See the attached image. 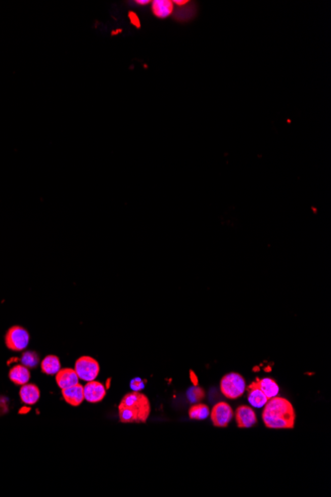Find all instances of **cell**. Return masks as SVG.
<instances>
[{"instance_id":"cell-1","label":"cell","mask_w":331,"mask_h":497,"mask_svg":"<svg viewBox=\"0 0 331 497\" xmlns=\"http://www.w3.org/2000/svg\"><path fill=\"white\" fill-rule=\"evenodd\" d=\"M262 419L270 429H294L296 411L289 400L276 396L269 399L264 406Z\"/></svg>"},{"instance_id":"cell-2","label":"cell","mask_w":331,"mask_h":497,"mask_svg":"<svg viewBox=\"0 0 331 497\" xmlns=\"http://www.w3.org/2000/svg\"><path fill=\"white\" fill-rule=\"evenodd\" d=\"M118 412L121 423H146L151 414V404L146 395L133 391L122 398Z\"/></svg>"},{"instance_id":"cell-3","label":"cell","mask_w":331,"mask_h":497,"mask_svg":"<svg viewBox=\"0 0 331 497\" xmlns=\"http://www.w3.org/2000/svg\"><path fill=\"white\" fill-rule=\"evenodd\" d=\"M246 389V382L241 374L231 372L224 375L220 381V390L228 399L241 397Z\"/></svg>"},{"instance_id":"cell-4","label":"cell","mask_w":331,"mask_h":497,"mask_svg":"<svg viewBox=\"0 0 331 497\" xmlns=\"http://www.w3.org/2000/svg\"><path fill=\"white\" fill-rule=\"evenodd\" d=\"M29 333L26 328L19 325H14L10 327L5 336L6 347L14 351L24 350L29 345Z\"/></svg>"},{"instance_id":"cell-5","label":"cell","mask_w":331,"mask_h":497,"mask_svg":"<svg viewBox=\"0 0 331 497\" xmlns=\"http://www.w3.org/2000/svg\"><path fill=\"white\" fill-rule=\"evenodd\" d=\"M75 370L79 379L89 382L96 380L101 367L97 359L90 356H81L76 361Z\"/></svg>"},{"instance_id":"cell-6","label":"cell","mask_w":331,"mask_h":497,"mask_svg":"<svg viewBox=\"0 0 331 497\" xmlns=\"http://www.w3.org/2000/svg\"><path fill=\"white\" fill-rule=\"evenodd\" d=\"M234 416L233 410L226 402H219L212 408L210 418L215 427H227Z\"/></svg>"},{"instance_id":"cell-7","label":"cell","mask_w":331,"mask_h":497,"mask_svg":"<svg viewBox=\"0 0 331 497\" xmlns=\"http://www.w3.org/2000/svg\"><path fill=\"white\" fill-rule=\"evenodd\" d=\"M84 400L89 403H99L106 395V387L99 381H89L83 386Z\"/></svg>"},{"instance_id":"cell-8","label":"cell","mask_w":331,"mask_h":497,"mask_svg":"<svg viewBox=\"0 0 331 497\" xmlns=\"http://www.w3.org/2000/svg\"><path fill=\"white\" fill-rule=\"evenodd\" d=\"M235 419L239 428H251L257 423L254 410L249 406H240L235 411Z\"/></svg>"},{"instance_id":"cell-9","label":"cell","mask_w":331,"mask_h":497,"mask_svg":"<svg viewBox=\"0 0 331 497\" xmlns=\"http://www.w3.org/2000/svg\"><path fill=\"white\" fill-rule=\"evenodd\" d=\"M78 376L73 368H61L56 374V381L61 389L69 388L78 383Z\"/></svg>"},{"instance_id":"cell-10","label":"cell","mask_w":331,"mask_h":497,"mask_svg":"<svg viewBox=\"0 0 331 497\" xmlns=\"http://www.w3.org/2000/svg\"><path fill=\"white\" fill-rule=\"evenodd\" d=\"M62 395L66 400V402L69 403L70 405L75 407L79 406L84 400L83 386L77 383L76 385L71 386L69 388L62 389Z\"/></svg>"},{"instance_id":"cell-11","label":"cell","mask_w":331,"mask_h":497,"mask_svg":"<svg viewBox=\"0 0 331 497\" xmlns=\"http://www.w3.org/2000/svg\"><path fill=\"white\" fill-rule=\"evenodd\" d=\"M252 383L256 387H258L268 397V399L276 397L279 394L280 387L278 383L271 378H263V379L257 378L256 381Z\"/></svg>"},{"instance_id":"cell-12","label":"cell","mask_w":331,"mask_h":497,"mask_svg":"<svg viewBox=\"0 0 331 497\" xmlns=\"http://www.w3.org/2000/svg\"><path fill=\"white\" fill-rule=\"evenodd\" d=\"M19 394L21 401L26 405L36 404L41 396V392L38 386L35 384H28V383L22 385Z\"/></svg>"},{"instance_id":"cell-13","label":"cell","mask_w":331,"mask_h":497,"mask_svg":"<svg viewBox=\"0 0 331 497\" xmlns=\"http://www.w3.org/2000/svg\"><path fill=\"white\" fill-rule=\"evenodd\" d=\"M152 11L158 18H167L174 11V3L170 0H155L152 2Z\"/></svg>"},{"instance_id":"cell-14","label":"cell","mask_w":331,"mask_h":497,"mask_svg":"<svg viewBox=\"0 0 331 497\" xmlns=\"http://www.w3.org/2000/svg\"><path fill=\"white\" fill-rule=\"evenodd\" d=\"M9 378L16 385H24L30 380V371L23 364L15 365L9 371Z\"/></svg>"},{"instance_id":"cell-15","label":"cell","mask_w":331,"mask_h":497,"mask_svg":"<svg viewBox=\"0 0 331 497\" xmlns=\"http://www.w3.org/2000/svg\"><path fill=\"white\" fill-rule=\"evenodd\" d=\"M248 390H249L248 401L251 404V406L254 408H263L269 400L268 397L258 387H256L253 383L250 384Z\"/></svg>"},{"instance_id":"cell-16","label":"cell","mask_w":331,"mask_h":497,"mask_svg":"<svg viewBox=\"0 0 331 497\" xmlns=\"http://www.w3.org/2000/svg\"><path fill=\"white\" fill-rule=\"evenodd\" d=\"M41 369L47 375H56L61 369V362L58 356L48 355L41 362Z\"/></svg>"},{"instance_id":"cell-17","label":"cell","mask_w":331,"mask_h":497,"mask_svg":"<svg viewBox=\"0 0 331 497\" xmlns=\"http://www.w3.org/2000/svg\"><path fill=\"white\" fill-rule=\"evenodd\" d=\"M188 415L190 418L194 420H204L210 415V410L207 405L197 403L190 408Z\"/></svg>"},{"instance_id":"cell-18","label":"cell","mask_w":331,"mask_h":497,"mask_svg":"<svg viewBox=\"0 0 331 497\" xmlns=\"http://www.w3.org/2000/svg\"><path fill=\"white\" fill-rule=\"evenodd\" d=\"M204 396H205V392L204 389L198 385L197 386L194 385L193 387L188 388L186 392V397L191 403H199L203 401Z\"/></svg>"},{"instance_id":"cell-19","label":"cell","mask_w":331,"mask_h":497,"mask_svg":"<svg viewBox=\"0 0 331 497\" xmlns=\"http://www.w3.org/2000/svg\"><path fill=\"white\" fill-rule=\"evenodd\" d=\"M21 362L27 368H35L39 363V356L35 351H26L21 357Z\"/></svg>"},{"instance_id":"cell-20","label":"cell","mask_w":331,"mask_h":497,"mask_svg":"<svg viewBox=\"0 0 331 497\" xmlns=\"http://www.w3.org/2000/svg\"><path fill=\"white\" fill-rule=\"evenodd\" d=\"M130 387H131L132 391H137V392H139V391H141V390H143V389H144L145 384H144V381H143L141 378L136 377V378H134V379H132V380H131V382H130Z\"/></svg>"},{"instance_id":"cell-21","label":"cell","mask_w":331,"mask_h":497,"mask_svg":"<svg viewBox=\"0 0 331 497\" xmlns=\"http://www.w3.org/2000/svg\"><path fill=\"white\" fill-rule=\"evenodd\" d=\"M128 18L130 19V22L131 24L133 26H135L136 28H140L141 27V22H140V19L137 15V13H135L134 11H129L128 12Z\"/></svg>"},{"instance_id":"cell-22","label":"cell","mask_w":331,"mask_h":497,"mask_svg":"<svg viewBox=\"0 0 331 497\" xmlns=\"http://www.w3.org/2000/svg\"><path fill=\"white\" fill-rule=\"evenodd\" d=\"M7 411H8V399L0 397V415L7 413Z\"/></svg>"},{"instance_id":"cell-23","label":"cell","mask_w":331,"mask_h":497,"mask_svg":"<svg viewBox=\"0 0 331 497\" xmlns=\"http://www.w3.org/2000/svg\"><path fill=\"white\" fill-rule=\"evenodd\" d=\"M190 378H191V381L193 382L194 385L197 386L199 384V378H198V376L196 375V373L194 372L193 370L190 371Z\"/></svg>"},{"instance_id":"cell-24","label":"cell","mask_w":331,"mask_h":497,"mask_svg":"<svg viewBox=\"0 0 331 497\" xmlns=\"http://www.w3.org/2000/svg\"><path fill=\"white\" fill-rule=\"evenodd\" d=\"M173 3L177 4L178 6H182V5L186 4V3H188V1L187 0H175V1H173Z\"/></svg>"},{"instance_id":"cell-25","label":"cell","mask_w":331,"mask_h":497,"mask_svg":"<svg viewBox=\"0 0 331 497\" xmlns=\"http://www.w3.org/2000/svg\"><path fill=\"white\" fill-rule=\"evenodd\" d=\"M136 3L139 4V5H147V4L151 3V2H150V0H137Z\"/></svg>"},{"instance_id":"cell-26","label":"cell","mask_w":331,"mask_h":497,"mask_svg":"<svg viewBox=\"0 0 331 497\" xmlns=\"http://www.w3.org/2000/svg\"><path fill=\"white\" fill-rule=\"evenodd\" d=\"M120 33H122V29H121V28H119V29H116V30L112 31V32H111V36H116V35H118V34H120Z\"/></svg>"},{"instance_id":"cell-27","label":"cell","mask_w":331,"mask_h":497,"mask_svg":"<svg viewBox=\"0 0 331 497\" xmlns=\"http://www.w3.org/2000/svg\"><path fill=\"white\" fill-rule=\"evenodd\" d=\"M29 410H30V408H28V407H24L23 409H21V410H20V413H21V414H22V413H27Z\"/></svg>"},{"instance_id":"cell-28","label":"cell","mask_w":331,"mask_h":497,"mask_svg":"<svg viewBox=\"0 0 331 497\" xmlns=\"http://www.w3.org/2000/svg\"><path fill=\"white\" fill-rule=\"evenodd\" d=\"M110 380H111L110 378H109V379L107 380V384H106V388H108V387H109V382H110Z\"/></svg>"}]
</instances>
